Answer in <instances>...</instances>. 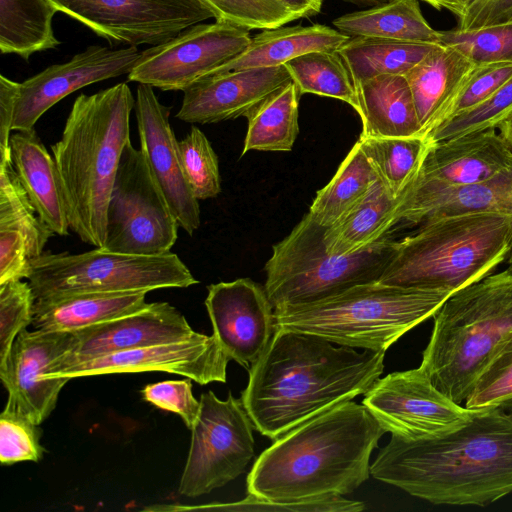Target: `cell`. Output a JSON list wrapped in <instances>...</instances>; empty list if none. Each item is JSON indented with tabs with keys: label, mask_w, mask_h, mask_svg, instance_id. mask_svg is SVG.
<instances>
[{
	"label": "cell",
	"mask_w": 512,
	"mask_h": 512,
	"mask_svg": "<svg viewBox=\"0 0 512 512\" xmlns=\"http://www.w3.org/2000/svg\"><path fill=\"white\" fill-rule=\"evenodd\" d=\"M20 83L0 75V161L11 159L10 131L15 116Z\"/></svg>",
	"instance_id": "f907efd6"
},
{
	"label": "cell",
	"mask_w": 512,
	"mask_h": 512,
	"mask_svg": "<svg viewBox=\"0 0 512 512\" xmlns=\"http://www.w3.org/2000/svg\"><path fill=\"white\" fill-rule=\"evenodd\" d=\"M11 159L18 179L39 218L58 236L69 234L60 175L35 129L10 136Z\"/></svg>",
	"instance_id": "cb8c5ba5"
},
{
	"label": "cell",
	"mask_w": 512,
	"mask_h": 512,
	"mask_svg": "<svg viewBox=\"0 0 512 512\" xmlns=\"http://www.w3.org/2000/svg\"><path fill=\"white\" fill-rule=\"evenodd\" d=\"M134 105L126 83L80 94L60 140L51 145L70 229L95 247L102 248L105 242L108 202L122 152L130 142Z\"/></svg>",
	"instance_id": "277c9868"
},
{
	"label": "cell",
	"mask_w": 512,
	"mask_h": 512,
	"mask_svg": "<svg viewBox=\"0 0 512 512\" xmlns=\"http://www.w3.org/2000/svg\"><path fill=\"white\" fill-rule=\"evenodd\" d=\"M0 229L20 232L30 259L39 256L55 235L37 215L18 179L12 159L0 161Z\"/></svg>",
	"instance_id": "8d00e7d4"
},
{
	"label": "cell",
	"mask_w": 512,
	"mask_h": 512,
	"mask_svg": "<svg viewBox=\"0 0 512 512\" xmlns=\"http://www.w3.org/2000/svg\"><path fill=\"white\" fill-rule=\"evenodd\" d=\"M476 66L457 49L439 44L404 75L413 96L422 138Z\"/></svg>",
	"instance_id": "4316f807"
},
{
	"label": "cell",
	"mask_w": 512,
	"mask_h": 512,
	"mask_svg": "<svg viewBox=\"0 0 512 512\" xmlns=\"http://www.w3.org/2000/svg\"><path fill=\"white\" fill-rule=\"evenodd\" d=\"M147 292H84L38 299L32 324L45 331H75L145 308Z\"/></svg>",
	"instance_id": "d4e9b609"
},
{
	"label": "cell",
	"mask_w": 512,
	"mask_h": 512,
	"mask_svg": "<svg viewBox=\"0 0 512 512\" xmlns=\"http://www.w3.org/2000/svg\"><path fill=\"white\" fill-rule=\"evenodd\" d=\"M57 9L49 0H0V50L28 59L56 48L52 19Z\"/></svg>",
	"instance_id": "d6a6232c"
},
{
	"label": "cell",
	"mask_w": 512,
	"mask_h": 512,
	"mask_svg": "<svg viewBox=\"0 0 512 512\" xmlns=\"http://www.w3.org/2000/svg\"><path fill=\"white\" fill-rule=\"evenodd\" d=\"M452 293L379 281L355 285L328 298L274 309L275 328L309 333L334 344L385 352L427 320Z\"/></svg>",
	"instance_id": "52a82bcc"
},
{
	"label": "cell",
	"mask_w": 512,
	"mask_h": 512,
	"mask_svg": "<svg viewBox=\"0 0 512 512\" xmlns=\"http://www.w3.org/2000/svg\"><path fill=\"white\" fill-rule=\"evenodd\" d=\"M35 299L84 292H150L198 283L177 254L138 255L104 248L79 253L43 251L26 278Z\"/></svg>",
	"instance_id": "9c48e42d"
},
{
	"label": "cell",
	"mask_w": 512,
	"mask_h": 512,
	"mask_svg": "<svg viewBox=\"0 0 512 512\" xmlns=\"http://www.w3.org/2000/svg\"><path fill=\"white\" fill-rule=\"evenodd\" d=\"M364 509V502L349 500L338 494H329L296 501H274L248 493L246 498L232 503H211L201 506H166L167 511L359 512Z\"/></svg>",
	"instance_id": "60d3db41"
},
{
	"label": "cell",
	"mask_w": 512,
	"mask_h": 512,
	"mask_svg": "<svg viewBox=\"0 0 512 512\" xmlns=\"http://www.w3.org/2000/svg\"><path fill=\"white\" fill-rule=\"evenodd\" d=\"M191 380H166L148 384L141 394L152 405L178 414L191 430L200 412V400L192 393Z\"/></svg>",
	"instance_id": "7dc6e473"
},
{
	"label": "cell",
	"mask_w": 512,
	"mask_h": 512,
	"mask_svg": "<svg viewBox=\"0 0 512 512\" xmlns=\"http://www.w3.org/2000/svg\"><path fill=\"white\" fill-rule=\"evenodd\" d=\"M497 130L512 151V111L498 124Z\"/></svg>",
	"instance_id": "f5cc1de1"
},
{
	"label": "cell",
	"mask_w": 512,
	"mask_h": 512,
	"mask_svg": "<svg viewBox=\"0 0 512 512\" xmlns=\"http://www.w3.org/2000/svg\"><path fill=\"white\" fill-rule=\"evenodd\" d=\"M440 44L457 49L475 65L512 63V21L440 31Z\"/></svg>",
	"instance_id": "74e56055"
},
{
	"label": "cell",
	"mask_w": 512,
	"mask_h": 512,
	"mask_svg": "<svg viewBox=\"0 0 512 512\" xmlns=\"http://www.w3.org/2000/svg\"><path fill=\"white\" fill-rule=\"evenodd\" d=\"M378 179L357 141L330 182L316 193L308 214L317 224L328 228L354 208Z\"/></svg>",
	"instance_id": "836d02e7"
},
{
	"label": "cell",
	"mask_w": 512,
	"mask_h": 512,
	"mask_svg": "<svg viewBox=\"0 0 512 512\" xmlns=\"http://www.w3.org/2000/svg\"><path fill=\"white\" fill-rule=\"evenodd\" d=\"M506 263H507V269H509L512 272V249H511V252L509 254V257H508Z\"/></svg>",
	"instance_id": "6f0895ef"
},
{
	"label": "cell",
	"mask_w": 512,
	"mask_h": 512,
	"mask_svg": "<svg viewBox=\"0 0 512 512\" xmlns=\"http://www.w3.org/2000/svg\"><path fill=\"white\" fill-rule=\"evenodd\" d=\"M325 228L307 213L272 248L265 264V291L273 308L306 304L359 284L379 281L395 251L387 235L347 255L327 251Z\"/></svg>",
	"instance_id": "ba28073f"
},
{
	"label": "cell",
	"mask_w": 512,
	"mask_h": 512,
	"mask_svg": "<svg viewBox=\"0 0 512 512\" xmlns=\"http://www.w3.org/2000/svg\"><path fill=\"white\" fill-rule=\"evenodd\" d=\"M512 399V330L493 352L465 400L473 410L495 408Z\"/></svg>",
	"instance_id": "b9f144b4"
},
{
	"label": "cell",
	"mask_w": 512,
	"mask_h": 512,
	"mask_svg": "<svg viewBox=\"0 0 512 512\" xmlns=\"http://www.w3.org/2000/svg\"><path fill=\"white\" fill-rule=\"evenodd\" d=\"M134 109L140 150L150 172L179 227L192 236L201 223L200 206L183 170L178 141L169 121L171 108L159 101L152 86L139 83Z\"/></svg>",
	"instance_id": "ffe728a7"
},
{
	"label": "cell",
	"mask_w": 512,
	"mask_h": 512,
	"mask_svg": "<svg viewBox=\"0 0 512 512\" xmlns=\"http://www.w3.org/2000/svg\"><path fill=\"white\" fill-rule=\"evenodd\" d=\"M334 26L353 36L440 44V31L424 18L418 0H388L337 17Z\"/></svg>",
	"instance_id": "f1b7e54d"
},
{
	"label": "cell",
	"mask_w": 512,
	"mask_h": 512,
	"mask_svg": "<svg viewBox=\"0 0 512 512\" xmlns=\"http://www.w3.org/2000/svg\"><path fill=\"white\" fill-rule=\"evenodd\" d=\"M29 262L23 235L15 230L0 229V285L27 278Z\"/></svg>",
	"instance_id": "681fc988"
},
{
	"label": "cell",
	"mask_w": 512,
	"mask_h": 512,
	"mask_svg": "<svg viewBox=\"0 0 512 512\" xmlns=\"http://www.w3.org/2000/svg\"><path fill=\"white\" fill-rule=\"evenodd\" d=\"M253 427L241 398L202 393L178 492L201 496L241 475L254 456Z\"/></svg>",
	"instance_id": "8fae6325"
},
{
	"label": "cell",
	"mask_w": 512,
	"mask_h": 512,
	"mask_svg": "<svg viewBox=\"0 0 512 512\" xmlns=\"http://www.w3.org/2000/svg\"><path fill=\"white\" fill-rule=\"evenodd\" d=\"M178 228L142 151L129 142L110 193L102 248L127 254H164L176 243Z\"/></svg>",
	"instance_id": "30bf717a"
},
{
	"label": "cell",
	"mask_w": 512,
	"mask_h": 512,
	"mask_svg": "<svg viewBox=\"0 0 512 512\" xmlns=\"http://www.w3.org/2000/svg\"><path fill=\"white\" fill-rule=\"evenodd\" d=\"M465 212H493L512 216V165L480 184L396 199L391 226H418L434 218Z\"/></svg>",
	"instance_id": "603a6c76"
},
{
	"label": "cell",
	"mask_w": 512,
	"mask_h": 512,
	"mask_svg": "<svg viewBox=\"0 0 512 512\" xmlns=\"http://www.w3.org/2000/svg\"><path fill=\"white\" fill-rule=\"evenodd\" d=\"M300 94L330 97L349 104L360 115L356 85L338 50H317L284 64Z\"/></svg>",
	"instance_id": "e575fe53"
},
{
	"label": "cell",
	"mask_w": 512,
	"mask_h": 512,
	"mask_svg": "<svg viewBox=\"0 0 512 512\" xmlns=\"http://www.w3.org/2000/svg\"><path fill=\"white\" fill-rule=\"evenodd\" d=\"M35 301L28 281L0 285V365L6 361L17 335L32 324Z\"/></svg>",
	"instance_id": "f6af8a7d"
},
{
	"label": "cell",
	"mask_w": 512,
	"mask_h": 512,
	"mask_svg": "<svg viewBox=\"0 0 512 512\" xmlns=\"http://www.w3.org/2000/svg\"><path fill=\"white\" fill-rule=\"evenodd\" d=\"M395 204L396 198L378 179L354 208L337 223L325 228L327 251L347 255L373 245L391 230V215Z\"/></svg>",
	"instance_id": "f546056e"
},
{
	"label": "cell",
	"mask_w": 512,
	"mask_h": 512,
	"mask_svg": "<svg viewBox=\"0 0 512 512\" xmlns=\"http://www.w3.org/2000/svg\"><path fill=\"white\" fill-rule=\"evenodd\" d=\"M511 111L512 77L482 104L439 124L430 130L424 139L427 144H432L476 131L497 129L498 124Z\"/></svg>",
	"instance_id": "ab89813d"
},
{
	"label": "cell",
	"mask_w": 512,
	"mask_h": 512,
	"mask_svg": "<svg viewBox=\"0 0 512 512\" xmlns=\"http://www.w3.org/2000/svg\"><path fill=\"white\" fill-rule=\"evenodd\" d=\"M433 318L420 367L442 393L461 404L512 330V272L506 268L452 293Z\"/></svg>",
	"instance_id": "8992f818"
},
{
	"label": "cell",
	"mask_w": 512,
	"mask_h": 512,
	"mask_svg": "<svg viewBox=\"0 0 512 512\" xmlns=\"http://www.w3.org/2000/svg\"><path fill=\"white\" fill-rule=\"evenodd\" d=\"M74 331L22 330L0 365V379L8 392L6 405L40 425L54 410L59 393L70 380L48 378L51 365L74 342Z\"/></svg>",
	"instance_id": "e0dca14e"
},
{
	"label": "cell",
	"mask_w": 512,
	"mask_h": 512,
	"mask_svg": "<svg viewBox=\"0 0 512 512\" xmlns=\"http://www.w3.org/2000/svg\"><path fill=\"white\" fill-rule=\"evenodd\" d=\"M250 41L249 30L232 23H199L142 51L128 80L163 91H185L243 53Z\"/></svg>",
	"instance_id": "4fadbf2b"
},
{
	"label": "cell",
	"mask_w": 512,
	"mask_h": 512,
	"mask_svg": "<svg viewBox=\"0 0 512 512\" xmlns=\"http://www.w3.org/2000/svg\"><path fill=\"white\" fill-rule=\"evenodd\" d=\"M279 1L293 11L298 13L302 18L311 17L320 13L323 0H276Z\"/></svg>",
	"instance_id": "816d5d0a"
},
{
	"label": "cell",
	"mask_w": 512,
	"mask_h": 512,
	"mask_svg": "<svg viewBox=\"0 0 512 512\" xmlns=\"http://www.w3.org/2000/svg\"><path fill=\"white\" fill-rule=\"evenodd\" d=\"M183 170L198 200L215 198L221 192L218 157L206 135L192 126L178 141Z\"/></svg>",
	"instance_id": "f35d334b"
},
{
	"label": "cell",
	"mask_w": 512,
	"mask_h": 512,
	"mask_svg": "<svg viewBox=\"0 0 512 512\" xmlns=\"http://www.w3.org/2000/svg\"><path fill=\"white\" fill-rule=\"evenodd\" d=\"M262 30L251 37L250 44L243 53L219 67L214 74L284 65L289 60L311 51L338 50L350 38L349 35L322 24L282 25Z\"/></svg>",
	"instance_id": "83f0119b"
},
{
	"label": "cell",
	"mask_w": 512,
	"mask_h": 512,
	"mask_svg": "<svg viewBox=\"0 0 512 512\" xmlns=\"http://www.w3.org/2000/svg\"><path fill=\"white\" fill-rule=\"evenodd\" d=\"M110 44H162L214 18L203 0H49Z\"/></svg>",
	"instance_id": "7c38bea8"
},
{
	"label": "cell",
	"mask_w": 512,
	"mask_h": 512,
	"mask_svg": "<svg viewBox=\"0 0 512 512\" xmlns=\"http://www.w3.org/2000/svg\"><path fill=\"white\" fill-rule=\"evenodd\" d=\"M512 165V151L495 128L428 144L397 200L483 183Z\"/></svg>",
	"instance_id": "2e32d148"
},
{
	"label": "cell",
	"mask_w": 512,
	"mask_h": 512,
	"mask_svg": "<svg viewBox=\"0 0 512 512\" xmlns=\"http://www.w3.org/2000/svg\"><path fill=\"white\" fill-rule=\"evenodd\" d=\"M207 290L213 335L230 360L249 369L275 332L274 308L265 288L240 278L211 284Z\"/></svg>",
	"instance_id": "d6986e66"
},
{
	"label": "cell",
	"mask_w": 512,
	"mask_h": 512,
	"mask_svg": "<svg viewBox=\"0 0 512 512\" xmlns=\"http://www.w3.org/2000/svg\"><path fill=\"white\" fill-rule=\"evenodd\" d=\"M301 94L291 80L272 92L247 115L241 156L249 151H291L299 132Z\"/></svg>",
	"instance_id": "4dcf8cb0"
},
{
	"label": "cell",
	"mask_w": 512,
	"mask_h": 512,
	"mask_svg": "<svg viewBox=\"0 0 512 512\" xmlns=\"http://www.w3.org/2000/svg\"><path fill=\"white\" fill-rule=\"evenodd\" d=\"M142 52L135 46L93 45L69 61L54 64L20 83L12 130L31 131L52 106L93 83L129 74Z\"/></svg>",
	"instance_id": "ac0fdd59"
},
{
	"label": "cell",
	"mask_w": 512,
	"mask_h": 512,
	"mask_svg": "<svg viewBox=\"0 0 512 512\" xmlns=\"http://www.w3.org/2000/svg\"><path fill=\"white\" fill-rule=\"evenodd\" d=\"M512 249V216L465 212L428 220L396 240L379 282L454 293L496 272Z\"/></svg>",
	"instance_id": "5b68a950"
},
{
	"label": "cell",
	"mask_w": 512,
	"mask_h": 512,
	"mask_svg": "<svg viewBox=\"0 0 512 512\" xmlns=\"http://www.w3.org/2000/svg\"><path fill=\"white\" fill-rule=\"evenodd\" d=\"M361 136L422 137L413 96L404 75H379L356 84Z\"/></svg>",
	"instance_id": "484cf974"
},
{
	"label": "cell",
	"mask_w": 512,
	"mask_h": 512,
	"mask_svg": "<svg viewBox=\"0 0 512 512\" xmlns=\"http://www.w3.org/2000/svg\"><path fill=\"white\" fill-rule=\"evenodd\" d=\"M358 142L391 195L398 197L415 174L427 142L422 137H365Z\"/></svg>",
	"instance_id": "d590c367"
},
{
	"label": "cell",
	"mask_w": 512,
	"mask_h": 512,
	"mask_svg": "<svg viewBox=\"0 0 512 512\" xmlns=\"http://www.w3.org/2000/svg\"><path fill=\"white\" fill-rule=\"evenodd\" d=\"M291 80L284 65L214 74L183 91L176 118L191 124H211L246 117L261 101Z\"/></svg>",
	"instance_id": "7402d4cb"
},
{
	"label": "cell",
	"mask_w": 512,
	"mask_h": 512,
	"mask_svg": "<svg viewBox=\"0 0 512 512\" xmlns=\"http://www.w3.org/2000/svg\"><path fill=\"white\" fill-rule=\"evenodd\" d=\"M497 408L512 421V399L505 401Z\"/></svg>",
	"instance_id": "11a10c76"
},
{
	"label": "cell",
	"mask_w": 512,
	"mask_h": 512,
	"mask_svg": "<svg viewBox=\"0 0 512 512\" xmlns=\"http://www.w3.org/2000/svg\"><path fill=\"white\" fill-rule=\"evenodd\" d=\"M384 355L275 328L248 369L241 399L254 428L274 441L333 406L364 395L383 373Z\"/></svg>",
	"instance_id": "6da1fadb"
},
{
	"label": "cell",
	"mask_w": 512,
	"mask_h": 512,
	"mask_svg": "<svg viewBox=\"0 0 512 512\" xmlns=\"http://www.w3.org/2000/svg\"><path fill=\"white\" fill-rule=\"evenodd\" d=\"M437 10L446 9L454 15L457 10L458 0H423Z\"/></svg>",
	"instance_id": "db71d44e"
},
{
	"label": "cell",
	"mask_w": 512,
	"mask_h": 512,
	"mask_svg": "<svg viewBox=\"0 0 512 512\" xmlns=\"http://www.w3.org/2000/svg\"><path fill=\"white\" fill-rule=\"evenodd\" d=\"M437 45L353 36L339 47L338 52L356 85L379 75H405Z\"/></svg>",
	"instance_id": "1f68e13d"
},
{
	"label": "cell",
	"mask_w": 512,
	"mask_h": 512,
	"mask_svg": "<svg viewBox=\"0 0 512 512\" xmlns=\"http://www.w3.org/2000/svg\"><path fill=\"white\" fill-rule=\"evenodd\" d=\"M384 433L363 404L339 403L274 440L254 462L247 492L274 501L349 494L369 478Z\"/></svg>",
	"instance_id": "3957f363"
},
{
	"label": "cell",
	"mask_w": 512,
	"mask_h": 512,
	"mask_svg": "<svg viewBox=\"0 0 512 512\" xmlns=\"http://www.w3.org/2000/svg\"><path fill=\"white\" fill-rule=\"evenodd\" d=\"M362 404L385 432L404 440L448 433L465 424L476 411L442 393L420 366L379 377L364 394Z\"/></svg>",
	"instance_id": "5bb4252c"
},
{
	"label": "cell",
	"mask_w": 512,
	"mask_h": 512,
	"mask_svg": "<svg viewBox=\"0 0 512 512\" xmlns=\"http://www.w3.org/2000/svg\"><path fill=\"white\" fill-rule=\"evenodd\" d=\"M510 77H512V63L477 65L440 112L430 130L482 104Z\"/></svg>",
	"instance_id": "ee69618b"
},
{
	"label": "cell",
	"mask_w": 512,
	"mask_h": 512,
	"mask_svg": "<svg viewBox=\"0 0 512 512\" xmlns=\"http://www.w3.org/2000/svg\"><path fill=\"white\" fill-rule=\"evenodd\" d=\"M370 474L432 504L489 505L512 493V421L495 407L437 437L391 435Z\"/></svg>",
	"instance_id": "7a4b0ae2"
},
{
	"label": "cell",
	"mask_w": 512,
	"mask_h": 512,
	"mask_svg": "<svg viewBox=\"0 0 512 512\" xmlns=\"http://www.w3.org/2000/svg\"><path fill=\"white\" fill-rule=\"evenodd\" d=\"M41 429L11 407L0 414V462L12 465L22 461H39L44 452Z\"/></svg>",
	"instance_id": "bcb514c9"
},
{
	"label": "cell",
	"mask_w": 512,
	"mask_h": 512,
	"mask_svg": "<svg viewBox=\"0 0 512 512\" xmlns=\"http://www.w3.org/2000/svg\"><path fill=\"white\" fill-rule=\"evenodd\" d=\"M215 13L216 21H226L251 29L276 28L301 16L276 0H203Z\"/></svg>",
	"instance_id": "7bdbcfd3"
},
{
	"label": "cell",
	"mask_w": 512,
	"mask_h": 512,
	"mask_svg": "<svg viewBox=\"0 0 512 512\" xmlns=\"http://www.w3.org/2000/svg\"><path fill=\"white\" fill-rule=\"evenodd\" d=\"M196 333L185 316L168 302L149 303L137 312L75 330L71 348L51 365L47 376L95 357L181 341Z\"/></svg>",
	"instance_id": "44dd1931"
},
{
	"label": "cell",
	"mask_w": 512,
	"mask_h": 512,
	"mask_svg": "<svg viewBox=\"0 0 512 512\" xmlns=\"http://www.w3.org/2000/svg\"><path fill=\"white\" fill-rule=\"evenodd\" d=\"M455 16L460 30L512 21V0H458Z\"/></svg>",
	"instance_id": "c3c4849f"
},
{
	"label": "cell",
	"mask_w": 512,
	"mask_h": 512,
	"mask_svg": "<svg viewBox=\"0 0 512 512\" xmlns=\"http://www.w3.org/2000/svg\"><path fill=\"white\" fill-rule=\"evenodd\" d=\"M345 2L357 4V5H365V6H375L384 2H387L388 0H343Z\"/></svg>",
	"instance_id": "9f6ffc18"
},
{
	"label": "cell",
	"mask_w": 512,
	"mask_h": 512,
	"mask_svg": "<svg viewBox=\"0 0 512 512\" xmlns=\"http://www.w3.org/2000/svg\"><path fill=\"white\" fill-rule=\"evenodd\" d=\"M229 360L213 334L208 336L197 332L181 341L118 351L71 364L47 377L73 379L114 373L162 371L206 385L226 382Z\"/></svg>",
	"instance_id": "9a60e30c"
}]
</instances>
